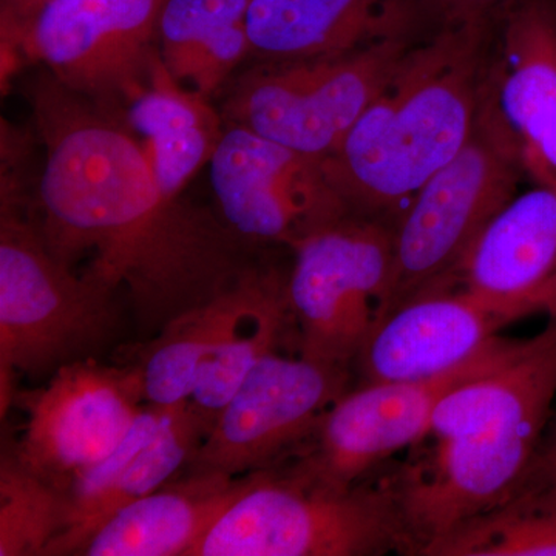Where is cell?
Returning a JSON list of instances; mask_svg holds the SVG:
<instances>
[{"label": "cell", "mask_w": 556, "mask_h": 556, "mask_svg": "<svg viewBox=\"0 0 556 556\" xmlns=\"http://www.w3.org/2000/svg\"><path fill=\"white\" fill-rule=\"evenodd\" d=\"M207 430L189 402L146 405L118 447L68 490L67 530L49 556L79 555L105 519L188 470Z\"/></svg>", "instance_id": "2e32d148"}, {"label": "cell", "mask_w": 556, "mask_h": 556, "mask_svg": "<svg viewBox=\"0 0 556 556\" xmlns=\"http://www.w3.org/2000/svg\"><path fill=\"white\" fill-rule=\"evenodd\" d=\"M265 276V270L249 269L239 283L174 318L142 348L131 365L149 405L172 407L192 397L201 371L236 327Z\"/></svg>", "instance_id": "44dd1931"}, {"label": "cell", "mask_w": 556, "mask_h": 556, "mask_svg": "<svg viewBox=\"0 0 556 556\" xmlns=\"http://www.w3.org/2000/svg\"><path fill=\"white\" fill-rule=\"evenodd\" d=\"M46 144L31 222L53 257L118 298L146 331L211 302L252 266L237 233L164 195L142 142L109 109L53 76L31 90Z\"/></svg>", "instance_id": "6da1fadb"}, {"label": "cell", "mask_w": 556, "mask_h": 556, "mask_svg": "<svg viewBox=\"0 0 556 556\" xmlns=\"http://www.w3.org/2000/svg\"><path fill=\"white\" fill-rule=\"evenodd\" d=\"M348 368L273 351L219 409L188 470L244 477L306 444L343 393Z\"/></svg>", "instance_id": "30bf717a"}, {"label": "cell", "mask_w": 556, "mask_h": 556, "mask_svg": "<svg viewBox=\"0 0 556 556\" xmlns=\"http://www.w3.org/2000/svg\"><path fill=\"white\" fill-rule=\"evenodd\" d=\"M47 0H2L3 33L13 38Z\"/></svg>", "instance_id": "4316f807"}, {"label": "cell", "mask_w": 556, "mask_h": 556, "mask_svg": "<svg viewBox=\"0 0 556 556\" xmlns=\"http://www.w3.org/2000/svg\"><path fill=\"white\" fill-rule=\"evenodd\" d=\"M124 108L121 121L142 142L161 192L177 199L217 148L223 134L217 113L167 72L160 51L148 84Z\"/></svg>", "instance_id": "ffe728a7"}, {"label": "cell", "mask_w": 556, "mask_h": 556, "mask_svg": "<svg viewBox=\"0 0 556 556\" xmlns=\"http://www.w3.org/2000/svg\"><path fill=\"white\" fill-rule=\"evenodd\" d=\"M289 316L287 281L266 273L236 327L201 371L188 401L208 428L258 362L278 350Z\"/></svg>", "instance_id": "cb8c5ba5"}, {"label": "cell", "mask_w": 556, "mask_h": 556, "mask_svg": "<svg viewBox=\"0 0 556 556\" xmlns=\"http://www.w3.org/2000/svg\"><path fill=\"white\" fill-rule=\"evenodd\" d=\"M495 25H445L417 40L321 160L353 214L396 226L419 189L464 148L477 124Z\"/></svg>", "instance_id": "3957f363"}, {"label": "cell", "mask_w": 556, "mask_h": 556, "mask_svg": "<svg viewBox=\"0 0 556 556\" xmlns=\"http://www.w3.org/2000/svg\"><path fill=\"white\" fill-rule=\"evenodd\" d=\"M530 468L556 477V413L552 417L551 426L544 434L543 442H541L540 450H538L536 457Z\"/></svg>", "instance_id": "83f0119b"}, {"label": "cell", "mask_w": 556, "mask_h": 556, "mask_svg": "<svg viewBox=\"0 0 556 556\" xmlns=\"http://www.w3.org/2000/svg\"><path fill=\"white\" fill-rule=\"evenodd\" d=\"M67 493L14 456L0 457V556H49L68 526Z\"/></svg>", "instance_id": "d4e9b609"}, {"label": "cell", "mask_w": 556, "mask_h": 556, "mask_svg": "<svg viewBox=\"0 0 556 556\" xmlns=\"http://www.w3.org/2000/svg\"><path fill=\"white\" fill-rule=\"evenodd\" d=\"M547 317L543 331L514 340L495 367L442 399L415 445L422 452L390 479L412 554L495 506L532 466L556 399V311Z\"/></svg>", "instance_id": "7a4b0ae2"}, {"label": "cell", "mask_w": 556, "mask_h": 556, "mask_svg": "<svg viewBox=\"0 0 556 556\" xmlns=\"http://www.w3.org/2000/svg\"><path fill=\"white\" fill-rule=\"evenodd\" d=\"M287 280L300 353L350 368L393 302L394 225L348 214L295 244Z\"/></svg>", "instance_id": "8992f818"}, {"label": "cell", "mask_w": 556, "mask_h": 556, "mask_svg": "<svg viewBox=\"0 0 556 556\" xmlns=\"http://www.w3.org/2000/svg\"><path fill=\"white\" fill-rule=\"evenodd\" d=\"M20 195L2 189L0 218V408L14 376L56 372L89 358L118 320V298L53 257Z\"/></svg>", "instance_id": "5b68a950"}, {"label": "cell", "mask_w": 556, "mask_h": 556, "mask_svg": "<svg viewBox=\"0 0 556 556\" xmlns=\"http://www.w3.org/2000/svg\"><path fill=\"white\" fill-rule=\"evenodd\" d=\"M251 0H166L159 24L160 56L186 89L207 98L251 53Z\"/></svg>", "instance_id": "7402d4cb"}, {"label": "cell", "mask_w": 556, "mask_h": 556, "mask_svg": "<svg viewBox=\"0 0 556 556\" xmlns=\"http://www.w3.org/2000/svg\"><path fill=\"white\" fill-rule=\"evenodd\" d=\"M517 0H427L439 27L495 25Z\"/></svg>", "instance_id": "484cf974"}, {"label": "cell", "mask_w": 556, "mask_h": 556, "mask_svg": "<svg viewBox=\"0 0 556 556\" xmlns=\"http://www.w3.org/2000/svg\"><path fill=\"white\" fill-rule=\"evenodd\" d=\"M21 405L27 424L11 452L68 493L118 447L148 402L134 365L109 367L89 357L58 369L46 387L24 394Z\"/></svg>", "instance_id": "8fae6325"}, {"label": "cell", "mask_w": 556, "mask_h": 556, "mask_svg": "<svg viewBox=\"0 0 556 556\" xmlns=\"http://www.w3.org/2000/svg\"><path fill=\"white\" fill-rule=\"evenodd\" d=\"M479 112L526 177L556 186V0H517L496 22Z\"/></svg>", "instance_id": "9a60e30c"}, {"label": "cell", "mask_w": 556, "mask_h": 556, "mask_svg": "<svg viewBox=\"0 0 556 556\" xmlns=\"http://www.w3.org/2000/svg\"><path fill=\"white\" fill-rule=\"evenodd\" d=\"M438 287L526 300L547 316L555 313L556 186L536 185L515 197Z\"/></svg>", "instance_id": "ac0fdd59"}, {"label": "cell", "mask_w": 556, "mask_h": 556, "mask_svg": "<svg viewBox=\"0 0 556 556\" xmlns=\"http://www.w3.org/2000/svg\"><path fill=\"white\" fill-rule=\"evenodd\" d=\"M208 178L223 222L241 240L294 248L353 214L329 185L320 160L240 126L223 130Z\"/></svg>", "instance_id": "7c38bea8"}, {"label": "cell", "mask_w": 556, "mask_h": 556, "mask_svg": "<svg viewBox=\"0 0 556 556\" xmlns=\"http://www.w3.org/2000/svg\"><path fill=\"white\" fill-rule=\"evenodd\" d=\"M541 313L526 300L437 287L391 309L357 362L365 382L437 378L470 364L500 342V332Z\"/></svg>", "instance_id": "5bb4252c"}, {"label": "cell", "mask_w": 556, "mask_h": 556, "mask_svg": "<svg viewBox=\"0 0 556 556\" xmlns=\"http://www.w3.org/2000/svg\"><path fill=\"white\" fill-rule=\"evenodd\" d=\"M409 551L390 481H321L298 463L254 471L190 556H365Z\"/></svg>", "instance_id": "277c9868"}, {"label": "cell", "mask_w": 556, "mask_h": 556, "mask_svg": "<svg viewBox=\"0 0 556 556\" xmlns=\"http://www.w3.org/2000/svg\"><path fill=\"white\" fill-rule=\"evenodd\" d=\"M514 340L501 339L464 367L437 378L364 383L343 393L318 420L299 466L328 484L353 486L382 460L426 437L442 399L495 367Z\"/></svg>", "instance_id": "4fadbf2b"}, {"label": "cell", "mask_w": 556, "mask_h": 556, "mask_svg": "<svg viewBox=\"0 0 556 556\" xmlns=\"http://www.w3.org/2000/svg\"><path fill=\"white\" fill-rule=\"evenodd\" d=\"M251 475L186 471L105 519L79 555L190 556L241 495Z\"/></svg>", "instance_id": "d6986e66"}, {"label": "cell", "mask_w": 556, "mask_h": 556, "mask_svg": "<svg viewBox=\"0 0 556 556\" xmlns=\"http://www.w3.org/2000/svg\"><path fill=\"white\" fill-rule=\"evenodd\" d=\"M426 556H556V477L529 468L495 506L419 552Z\"/></svg>", "instance_id": "603a6c76"}, {"label": "cell", "mask_w": 556, "mask_h": 556, "mask_svg": "<svg viewBox=\"0 0 556 556\" xmlns=\"http://www.w3.org/2000/svg\"><path fill=\"white\" fill-rule=\"evenodd\" d=\"M416 42L399 40L308 60L265 62L241 76L226 100L223 118L228 126L325 160Z\"/></svg>", "instance_id": "52a82bcc"}, {"label": "cell", "mask_w": 556, "mask_h": 556, "mask_svg": "<svg viewBox=\"0 0 556 556\" xmlns=\"http://www.w3.org/2000/svg\"><path fill=\"white\" fill-rule=\"evenodd\" d=\"M166 0H47L10 42L65 89L112 108L148 84Z\"/></svg>", "instance_id": "9c48e42d"}, {"label": "cell", "mask_w": 556, "mask_h": 556, "mask_svg": "<svg viewBox=\"0 0 556 556\" xmlns=\"http://www.w3.org/2000/svg\"><path fill=\"white\" fill-rule=\"evenodd\" d=\"M522 177L514 146L478 112L464 148L397 218L391 309L452 276L482 230L518 195Z\"/></svg>", "instance_id": "ba28073f"}, {"label": "cell", "mask_w": 556, "mask_h": 556, "mask_svg": "<svg viewBox=\"0 0 556 556\" xmlns=\"http://www.w3.org/2000/svg\"><path fill=\"white\" fill-rule=\"evenodd\" d=\"M439 25L427 0H251V53L265 62L308 60L426 38Z\"/></svg>", "instance_id": "e0dca14e"}]
</instances>
